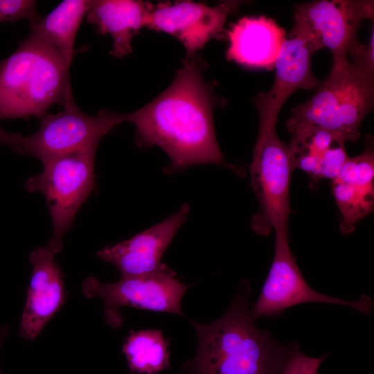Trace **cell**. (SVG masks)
<instances>
[{"label": "cell", "mask_w": 374, "mask_h": 374, "mask_svg": "<svg viewBox=\"0 0 374 374\" xmlns=\"http://www.w3.org/2000/svg\"><path fill=\"white\" fill-rule=\"evenodd\" d=\"M373 1L319 0L295 5L289 35L305 39L316 52L328 48L332 62L348 57L359 42L357 30L365 19H373Z\"/></svg>", "instance_id": "cell-8"}, {"label": "cell", "mask_w": 374, "mask_h": 374, "mask_svg": "<svg viewBox=\"0 0 374 374\" xmlns=\"http://www.w3.org/2000/svg\"><path fill=\"white\" fill-rule=\"evenodd\" d=\"M185 203L173 215L131 238L98 251L103 260L113 264L121 276L147 274L161 266V260L188 215Z\"/></svg>", "instance_id": "cell-14"}, {"label": "cell", "mask_w": 374, "mask_h": 374, "mask_svg": "<svg viewBox=\"0 0 374 374\" xmlns=\"http://www.w3.org/2000/svg\"><path fill=\"white\" fill-rule=\"evenodd\" d=\"M326 357L308 356L294 344L280 374H319V368Z\"/></svg>", "instance_id": "cell-21"}, {"label": "cell", "mask_w": 374, "mask_h": 374, "mask_svg": "<svg viewBox=\"0 0 374 374\" xmlns=\"http://www.w3.org/2000/svg\"><path fill=\"white\" fill-rule=\"evenodd\" d=\"M286 31L266 16L243 17L227 32L226 59L251 68L274 69Z\"/></svg>", "instance_id": "cell-15"}, {"label": "cell", "mask_w": 374, "mask_h": 374, "mask_svg": "<svg viewBox=\"0 0 374 374\" xmlns=\"http://www.w3.org/2000/svg\"><path fill=\"white\" fill-rule=\"evenodd\" d=\"M188 288L173 271L161 264L153 272L121 276L118 281L112 283H103L94 276H88L81 289L85 297H98L103 301L105 322L116 328L123 323L119 311L123 306L184 316L181 300Z\"/></svg>", "instance_id": "cell-7"}, {"label": "cell", "mask_w": 374, "mask_h": 374, "mask_svg": "<svg viewBox=\"0 0 374 374\" xmlns=\"http://www.w3.org/2000/svg\"><path fill=\"white\" fill-rule=\"evenodd\" d=\"M214 105L198 61L186 58L170 87L139 109L124 114V121L134 125L139 146H158L167 154L170 173L200 164L225 166L239 173L218 145Z\"/></svg>", "instance_id": "cell-1"}, {"label": "cell", "mask_w": 374, "mask_h": 374, "mask_svg": "<svg viewBox=\"0 0 374 374\" xmlns=\"http://www.w3.org/2000/svg\"><path fill=\"white\" fill-rule=\"evenodd\" d=\"M332 192L341 214L340 231L349 234L373 210L374 180L348 168L332 179Z\"/></svg>", "instance_id": "cell-18"}, {"label": "cell", "mask_w": 374, "mask_h": 374, "mask_svg": "<svg viewBox=\"0 0 374 374\" xmlns=\"http://www.w3.org/2000/svg\"><path fill=\"white\" fill-rule=\"evenodd\" d=\"M92 0H64L42 18L30 24L29 35L58 52L70 69L78 30Z\"/></svg>", "instance_id": "cell-17"}, {"label": "cell", "mask_w": 374, "mask_h": 374, "mask_svg": "<svg viewBox=\"0 0 374 374\" xmlns=\"http://www.w3.org/2000/svg\"><path fill=\"white\" fill-rule=\"evenodd\" d=\"M276 126L258 128L249 171L260 210L253 215L251 227L264 236L271 231L276 235L289 236L290 188L294 168L289 145L280 139Z\"/></svg>", "instance_id": "cell-5"}, {"label": "cell", "mask_w": 374, "mask_h": 374, "mask_svg": "<svg viewBox=\"0 0 374 374\" xmlns=\"http://www.w3.org/2000/svg\"><path fill=\"white\" fill-rule=\"evenodd\" d=\"M55 255L48 246L30 254L33 271L19 324V335L25 340L37 338L66 300L63 274Z\"/></svg>", "instance_id": "cell-13"}, {"label": "cell", "mask_w": 374, "mask_h": 374, "mask_svg": "<svg viewBox=\"0 0 374 374\" xmlns=\"http://www.w3.org/2000/svg\"><path fill=\"white\" fill-rule=\"evenodd\" d=\"M250 287L242 283L228 310L207 324L192 321L198 339L193 374H280L293 344L283 345L255 324Z\"/></svg>", "instance_id": "cell-2"}, {"label": "cell", "mask_w": 374, "mask_h": 374, "mask_svg": "<svg viewBox=\"0 0 374 374\" xmlns=\"http://www.w3.org/2000/svg\"><path fill=\"white\" fill-rule=\"evenodd\" d=\"M168 344L160 330H131L122 350L130 371L155 374L170 368Z\"/></svg>", "instance_id": "cell-19"}, {"label": "cell", "mask_w": 374, "mask_h": 374, "mask_svg": "<svg viewBox=\"0 0 374 374\" xmlns=\"http://www.w3.org/2000/svg\"><path fill=\"white\" fill-rule=\"evenodd\" d=\"M97 150L72 152L43 161L42 172L30 177L25 188L42 193L50 211L53 233L48 248L55 254L74 218L95 186L94 161Z\"/></svg>", "instance_id": "cell-6"}, {"label": "cell", "mask_w": 374, "mask_h": 374, "mask_svg": "<svg viewBox=\"0 0 374 374\" xmlns=\"http://www.w3.org/2000/svg\"><path fill=\"white\" fill-rule=\"evenodd\" d=\"M305 303H328L351 307L369 314L373 309L371 297L362 294L355 301H347L321 294L304 279L292 253L289 236L276 235L275 253L260 296L251 309L254 319L280 315L285 310Z\"/></svg>", "instance_id": "cell-10"}, {"label": "cell", "mask_w": 374, "mask_h": 374, "mask_svg": "<svg viewBox=\"0 0 374 374\" xmlns=\"http://www.w3.org/2000/svg\"><path fill=\"white\" fill-rule=\"evenodd\" d=\"M8 333V329L7 326L0 327V346L3 339L7 336ZM1 374V372H0Z\"/></svg>", "instance_id": "cell-24"}, {"label": "cell", "mask_w": 374, "mask_h": 374, "mask_svg": "<svg viewBox=\"0 0 374 374\" xmlns=\"http://www.w3.org/2000/svg\"><path fill=\"white\" fill-rule=\"evenodd\" d=\"M151 5L137 0H92L86 19L98 33L112 36L110 53L122 58L132 52V39L147 26Z\"/></svg>", "instance_id": "cell-16"}, {"label": "cell", "mask_w": 374, "mask_h": 374, "mask_svg": "<svg viewBox=\"0 0 374 374\" xmlns=\"http://www.w3.org/2000/svg\"><path fill=\"white\" fill-rule=\"evenodd\" d=\"M240 4L237 1H222L215 6L190 1L152 4L146 27L175 37L185 47L186 58H192L220 35L228 16Z\"/></svg>", "instance_id": "cell-11"}, {"label": "cell", "mask_w": 374, "mask_h": 374, "mask_svg": "<svg viewBox=\"0 0 374 374\" xmlns=\"http://www.w3.org/2000/svg\"><path fill=\"white\" fill-rule=\"evenodd\" d=\"M37 1L33 0H0V24L28 19L30 24L39 20Z\"/></svg>", "instance_id": "cell-20"}, {"label": "cell", "mask_w": 374, "mask_h": 374, "mask_svg": "<svg viewBox=\"0 0 374 374\" xmlns=\"http://www.w3.org/2000/svg\"><path fill=\"white\" fill-rule=\"evenodd\" d=\"M374 103V72L348 58L332 62L331 70L315 93L291 109L286 127L296 140L314 130L329 132L344 143L355 142Z\"/></svg>", "instance_id": "cell-3"}, {"label": "cell", "mask_w": 374, "mask_h": 374, "mask_svg": "<svg viewBox=\"0 0 374 374\" xmlns=\"http://www.w3.org/2000/svg\"><path fill=\"white\" fill-rule=\"evenodd\" d=\"M70 69L60 54L28 35L0 61V121L42 118L53 105L73 98Z\"/></svg>", "instance_id": "cell-4"}, {"label": "cell", "mask_w": 374, "mask_h": 374, "mask_svg": "<svg viewBox=\"0 0 374 374\" xmlns=\"http://www.w3.org/2000/svg\"><path fill=\"white\" fill-rule=\"evenodd\" d=\"M54 114H45L38 130L25 136V154L42 162L72 152L97 150L101 139L124 122V114L101 110L97 115L83 112L73 98Z\"/></svg>", "instance_id": "cell-9"}, {"label": "cell", "mask_w": 374, "mask_h": 374, "mask_svg": "<svg viewBox=\"0 0 374 374\" xmlns=\"http://www.w3.org/2000/svg\"><path fill=\"white\" fill-rule=\"evenodd\" d=\"M275 63L271 88L253 99L258 112L259 125L276 124L278 114L287 99L299 89H314L321 83L311 66L314 51L303 37L287 35Z\"/></svg>", "instance_id": "cell-12"}, {"label": "cell", "mask_w": 374, "mask_h": 374, "mask_svg": "<svg viewBox=\"0 0 374 374\" xmlns=\"http://www.w3.org/2000/svg\"><path fill=\"white\" fill-rule=\"evenodd\" d=\"M348 158L344 142H339L329 148L320 159V179H334Z\"/></svg>", "instance_id": "cell-22"}, {"label": "cell", "mask_w": 374, "mask_h": 374, "mask_svg": "<svg viewBox=\"0 0 374 374\" xmlns=\"http://www.w3.org/2000/svg\"><path fill=\"white\" fill-rule=\"evenodd\" d=\"M0 144L7 146L18 153L25 154V136L17 132H8L2 128L1 125Z\"/></svg>", "instance_id": "cell-23"}]
</instances>
